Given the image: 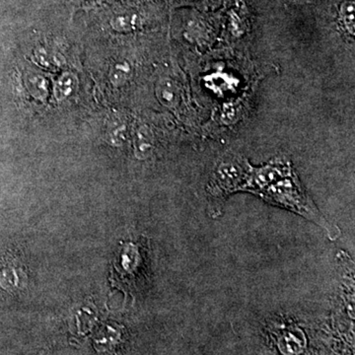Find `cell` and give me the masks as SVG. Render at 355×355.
<instances>
[{
    "mask_svg": "<svg viewBox=\"0 0 355 355\" xmlns=\"http://www.w3.org/2000/svg\"><path fill=\"white\" fill-rule=\"evenodd\" d=\"M266 198L273 202L279 203L282 207H286L299 214H302L329 230V232H331L330 224L318 212L316 207L305 197V193L293 180H282L273 184L268 189Z\"/></svg>",
    "mask_w": 355,
    "mask_h": 355,
    "instance_id": "cell-1",
    "label": "cell"
},
{
    "mask_svg": "<svg viewBox=\"0 0 355 355\" xmlns=\"http://www.w3.org/2000/svg\"><path fill=\"white\" fill-rule=\"evenodd\" d=\"M155 146V139L153 130L147 125H139L133 137V148L135 157L146 160L153 155Z\"/></svg>",
    "mask_w": 355,
    "mask_h": 355,
    "instance_id": "cell-2",
    "label": "cell"
},
{
    "mask_svg": "<svg viewBox=\"0 0 355 355\" xmlns=\"http://www.w3.org/2000/svg\"><path fill=\"white\" fill-rule=\"evenodd\" d=\"M158 101L166 108H176L181 102V90L171 78H162L158 81L155 89Z\"/></svg>",
    "mask_w": 355,
    "mask_h": 355,
    "instance_id": "cell-3",
    "label": "cell"
},
{
    "mask_svg": "<svg viewBox=\"0 0 355 355\" xmlns=\"http://www.w3.org/2000/svg\"><path fill=\"white\" fill-rule=\"evenodd\" d=\"M123 333L119 327L113 324H106L98 331L95 336L94 343L96 349L99 352L112 350L121 343Z\"/></svg>",
    "mask_w": 355,
    "mask_h": 355,
    "instance_id": "cell-4",
    "label": "cell"
},
{
    "mask_svg": "<svg viewBox=\"0 0 355 355\" xmlns=\"http://www.w3.org/2000/svg\"><path fill=\"white\" fill-rule=\"evenodd\" d=\"M78 77L71 71L64 72L58 80L55 81L53 87V96L58 102L64 101L71 97L78 88Z\"/></svg>",
    "mask_w": 355,
    "mask_h": 355,
    "instance_id": "cell-5",
    "label": "cell"
},
{
    "mask_svg": "<svg viewBox=\"0 0 355 355\" xmlns=\"http://www.w3.org/2000/svg\"><path fill=\"white\" fill-rule=\"evenodd\" d=\"M242 168L234 163H224L218 168L217 171V180L224 190H231L235 188L239 180L242 179Z\"/></svg>",
    "mask_w": 355,
    "mask_h": 355,
    "instance_id": "cell-6",
    "label": "cell"
},
{
    "mask_svg": "<svg viewBox=\"0 0 355 355\" xmlns=\"http://www.w3.org/2000/svg\"><path fill=\"white\" fill-rule=\"evenodd\" d=\"M21 270L13 261H7L0 268V286L6 291L17 288L20 284Z\"/></svg>",
    "mask_w": 355,
    "mask_h": 355,
    "instance_id": "cell-7",
    "label": "cell"
},
{
    "mask_svg": "<svg viewBox=\"0 0 355 355\" xmlns=\"http://www.w3.org/2000/svg\"><path fill=\"white\" fill-rule=\"evenodd\" d=\"M132 76V69L127 60L114 62L109 72L110 83L113 84L114 87H121L125 85Z\"/></svg>",
    "mask_w": 355,
    "mask_h": 355,
    "instance_id": "cell-8",
    "label": "cell"
},
{
    "mask_svg": "<svg viewBox=\"0 0 355 355\" xmlns=\"http://www.w3.org/2000/svg\"><path fill=\"white\" fill-rule=\"evenodd\" d=\"M128 128L123 120H114L110 123L107 130V140L112 146L120 147L127 140Z\"/></svg>",
    "mask_w": 355,
    "mask_h": 355,
    "instance_id": "cell-9",
    "label": "cell"
},
{
    "mask_svg": "<svg viewBox=\"0 0 355 355\" xmlns=\"http://www.w3.org/2000/svg\"><path fill=\"white\" fill-rule=\"evenodd\" d=\"M139 17L135 14H123L112 20L111 25L116 32H132L139 26Z\"/></svg>",
    "mask_w": 355,
    "mask_h": 355,
    "instance_id": "cell-10",
    "label": "cell"
},
{
    "mask_svg": "<svg viewBox=\"0 0 355 355\" xmlns=\"http://www.w3.org/2000/svg\"><path fill=\"white\" fill-rule=\"evenodd\" d=\"M342 19L349 35H354V3L347 2L342 6Z\"/></svg>",
    "mask_w": 355,
    "mask_h": 355,
    "instance_id": "cell-11",
    "label": "cell"
},
{
    "mask_svg": "<svg viewBox=\"0 0 355 355\" xmlns=\"http://www.w3.org/2000/svg\"><path fill=\"white\" fill-rule=\"evenodd\" d=\"M46 81L43 76H35L30 80V89L33 95L36 96L38 99H44L48 93Z\"/></svg>",
    "mask_w": 355,
    "mask_h": 355,
    "instance_id": "cell-12",
    "label": "cell"
}]
</instances>
